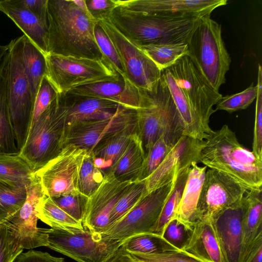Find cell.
I'll use <instances>...</instances> for the list:
<instances>
[{
  "label": "cell",
  "mask_w": 262,
  "mask_h": 262,
  "mask_svg": "<svg viewBox=\"0 0 262 262\" xmlns=\"http://www.w3.org/2000/svg\"><path fill=\"white\" fill-rule=\"evenodd\" d=\"M207 167L194 163L189 168L176 219L191 231L197 219V206Z\"/></svg>",
  "instance_id": "cell-26"
},
{
  "label": "cell",
  "mask_w": 262,
  "mask_h": 262,
  "mask_svg": "<svg viewBox=\"0 0 262 262\" xmlns=\"http://www.w3.org/2000/svg\"><path fill=\"white\" fill-rule=\"evenodd\" d=\"M9 49V44L7 45H0V63L8 52Z\"/></svg>",
  "instance_id": "cell-53"
},
{
  "label": "cell",
  "mask_w": 262,
  "mask_h": 262,
  "mask_svg": "<svg viewBox=\"0 0 262 262\" xmlns=\"http://www.w3.org/2000/svg\"><path fill=\"white\" fill-rule=\"evenodd\" d=\"M178 175L171 182L144 196L123 217L104 233L123 243L134 235L150 233L174 188Z\"/></svg>",
  "instance_id": "cell-13"
},
{
  "label": "cell",
  "mask_w": 262,
  "mask_h": 262,
  "mask_svg": "<svg viewBox=\"0 0 262 262\" xmlns=\"http://www.w3.org/2000/svg\"><path fill=\"white\" fill-rule=\"evenodd\" d=\"M132 183L121 182L111 174L106 175L101 185L89 197L83 227L95 232H105L112 210Z\"/></svg>",
  "instance_id": "cell-19"
},
{
  "label": "cell",
  "mask_w": 262,
  "mask_h": 262,
  "mask_svg": "<svg viewBox=\"0 0 262 262\" xmlns=\"http://www.w3.org/2000/svg\"><path fill=\"white\" fill-rule=\"evenodd\" d=\"M52 199L68 214L82 223L85 214L88 196L79 192Z\"/></svg>",
  "instance_id": "cell-42"
},
{
  "label": "cell",
  "mask_w": 262,
  "mask_h": 262,
  "mask_svg": "<svg viewBox=\"0 0 262 262\" xmlns=\"http://www.w3.org/2000/svg\"><path fill=\"white\" fill-rule=\"evenodd\" d=\"M204 140L183 135L157 168L144 180L147 193L171 182L179 173L199 163Z\"/></svg>",
  "instance_id": "cell-18"
},
{
  "label": "cell",
  "mask_w": 262,
  "mask_h": 262,
  "mask_svg": "<svg viewBox=\"0 0 262 262\" xmlns=\"http://www.w3.org/2000/svg\"><path fill=\"white\" fill-rule=\"evenodd\" d=\"M181 252L200 262H226L210 222L195 224Z\"/></svg>",
  "instance_id": "cell-24"
},
{
  "label": "cell",
  "mask_w": 262,
  "mask_h": 262,
  "mask_svg": "<svg viewBox=\"0 0 262 262\" xmlns=\"http://www.w3.org/2000/svg\"><path fill=\"white\" fill-rule=\"evenodd\" d=\"M248 189L224 172L207 169L197 206L198 221L211 223L223 211L240 201Z\"/></svg>",
  "instance_id": "cell-15"
},
{
  "label": "cell",
  "mask_w": 262,
  "mask_h": 262,
  "mask_svg": "<svg viewBox=\"0 0 262 262\" xmlns=\"http://www.w3.org/2000/svg\"><path fill=\"white\" fill-rule=\"evenodd\" d=\"M199 163L228 174L248 188L262 186V160L239 142L227 125L204 140Z\"/></svg>",
  "instance_id": "cell-4"
},
{
  "label": "cell",
  "mask_w": 262,
  "mask_h": 262,
  "mask_svg": "<svg viewBox=\"0 0 262 262\" xmlns=\"http://www.w3.org/2000/svg\"><path fill=\"white\" fill-rule=\"evenodd\" d=\"M85 3L91 15L97 19L108 14L116 7L114 0H85Z\"/></svg>",
  "instance_id": "cell-49"
},
{
  "label": "cell",
  "mask_w": 262,
  "mask_h": 262,
  "mask_svg": "<svg viewBox=\"0 0 262 262\" xmlns=\"http://www.w3.org/2000/svg\"><path fill=\"white\" fill-rule=\"evenodd\" d=\"M138 132V125L118 132L99 142L90 152L96 166L109 174L124 152L131 136Z\"/></svg>",
  "instance_id": "cell-27"
},
{
  "label": "cell",
  "mask_w": 262,
  "mask_h": 262,
  "mask_svg": "<svg viewBox=\"0 0 262 262\" xmlns=\"http://www.w3.org/2000/svg\"><path fill=\"white\" fill-rule=\"evenodd\" d=\"M138 47L161 71L173 65L181 57L188 55L189 53L187 43H155Z\"/></svg>",
  "instance_id": "cell-34"
},
{
  "label": "cell",
  "mask_w": 262,
  "mask_h": 262,
  "mask_svg": "<svg viewBox=\"0 0 262 262\" xmlns=\"http://www.w3.org/2000/svg\"><path fill=\"white\" fill-rule=\"evenodd\" d=\"M116 7L146 14L201 18L210 16L227 0H114Z\"/></svg>",
  "instance_id": "cell-17"
},
{
  "label": "cell",
  "mask_w": 262,
  "mask_h": 262,
  "mask_svg": "<svg viewBox=\"0 0 262 262\" xmlns=\"http://www.w3.org/2000/svg\"><path fill=\"white\" fill-rule=\"evenodd\" d=\"M147 194L144 181L133 182L112 210L109 219L108 229L123 217Z\"/></svg>",
  "instance_id": "cell-37"
},
{
  "label": "cell",
  "mask_w": 262,
  "mask_h": 262,
  "mask_svg": "<svg viewBox=\"0 0 262 262\" xmlns=\"http://www.w3.org/2000/svg\"><path fill=\"white\" fill-rule=\"evenodd\" d=\"M20 2L47 27L48 0H20Z\"/></svg>",
  "instance_id": "cell-50"
},
{
  "label": "cell",
  "mask_w": 262,
  "mask_h": 262,
  "mask_svg": "<svg viewBox=\"0 0 262 262\" xmlns=\"http://www.w3.org/2000/svg\"><path fill=\"white\" fill-rule=\"evenodd\" d=\"M87 151L68 145L55 158L35 172L45 194L51 198L76 194L81 166Z\"/></svg>",
  "instance_id": "cell-12"
},
{
  "label": "cell",
  "mask_w": 262,
  "mask_h": 262,
  "mask_svg": "<svg viewBox=\"0 0 262 262\" xmlns=\"http://www.w3.org/2000/svg\"><path fill=\"white\" fill-rule=\"evenodd\" d=\"M141 95L137 110L138 131L146 155L161 136L174 145L183 135V128L177 107L161 76L156 91L141 90Z\"/></svg>",
  "instance_id": "cell-5"
},
{
  "label": "cell",
  "mask_w": 262,
  "mask_h": 262,
  "mask_svg": "<svg viewBox=\"0 0 262 262\" xmlns=\"http://www.w3.org/2000/svg\"><path fill=\"white\" fill-rule=\"evenodd\" d=\"M88 97L115 101L122 106L137 110L141 101V90L126 77L116 80L101 81L75 88L68 92Z\"/></svg>",
  "instance_id": "cell-22"
},
{
  "label": "cell",
  "mask_w": 262,
  "mask_h": 262,
  "mask_svg": "<svg viewBox=\"0 0 262 262\" xmlns=\"http://www.w3.org/2000/svg\"><path fill=\"white\" fill-rule=\"evenodd\" d=\"M132 255L138 259L147 262H200L181 252L159 254Z\"/></svg>",
  "instance_id": "cell-47"
},
{
  "label": "cell",
  "mask_w": 262,
  "mask_h": 262,
  "mask_svg": "<svg viewBox=\"0 0 262 262\" xmlns=\"http://www.w3.org/2000/svg\"><path fill=\"white\" fill-rule=\"evenodd\" d=\"M108 262H136V259L121 246L116 254Z\"/></svg>",
  "instance_id": "cell-52"
},
{
  "label": "cell",
  "mask_w": 262,
  "mask_h": 262,
  "mask_svg": "<svg viewBox=\"0 0 262 262\" xmlns=\"http://www.w3.org/2000/svg\"><path fill=\"white\" fill-rule=\"evenodd\" d=\"M45 195L40 181L36 176L32 183L27 187V197L22 206L4 221L23 249H30L48 245L46 229L37 226L38 219L36 216V207Z\"/></svg>",
  "instance_id": "cell-16"
},
{
  "label": "cell",
  "mask_w": 262,
  "mask_h": 262,
  "mask_svg": "<svg viewBox=\"0 0 262 262\" xmlns=\"http://www.w3.org/2000/svg\"><path fill=\"white\" fill-rule=\"evenodd\" d=\"M188 56L215 91L226 82L231 62L222 36L221 25L210 18L199 19L187 43Z\"/></svg>",
  "instance_id": "cell-6"
},
{
  "label": "cell",
  "mask_w": 262,
  "mask_h": 262,
  "mask_svg": "<svg viewBox=\"0 0 262 262\" xmlns=\"http://www.w3.org/2000/svg\"><path fill=\"white\" fill-rule=\"evenodd\" d=\"M121 247L131 254H159L180 252L161 236L151 233L134 235L125 239Z\"/></svg>",
  "instance_id": "cell-32"
},
{
  "label": "cell",
  "mask_w": 262,
  "mask_h": 262,
  "mask_svg": "<svg viewBox=\"0 0 262 262\" xmlns=\"http://www.w3.org/2000/svg\"><path fill=\"white\" fill-rule=\"evenodd\" d=\"M243 213L242 199L211 222L226 262L240 261Z\"/></svg>",
  "instance_id": "cell-20"
},
{
  "label": "cell",
  "mask_w": 262,
  "mask_h": 262,
  "mask_svg": "<svg viewBox=\"0 0 262 262\" xmlns=\"http://www.w3.org/2000/svg\"><path fill=\"white\" fill-rule=\"evenodd\" d=\"M137 110L122 106L112 116L77 122L67 126L62 147L72 145L90 151L99 142L111 136L138 125Z\"/></svg>",
  "instance_id": "cell-14"
},
{
  "label": "cell",
  "mask_w": 262,
  "mask_h": 262,
  "mask_svg": "<svg viewBox=\"0 0 262 262\" xmlns=\"http://www.w3.org/2000/svg\"><path fill=\"white\" fill-rule=\"evenodd\" d=\"M57 95L52 85L47 77L44 76L35 99L31 124L45 111Z\"/></svg>",
  "instance_id": "cell-45"
},
{
  "label": "cell",
  "mask_w": 262,
  "mask_h": 262,
  "mask_svg": "<svg viewBox=\"0 0 262 262\" xmlns=\"http://www.w3.org/2000/svg\"><path fill=\"white\" fill-rule=\"evenodd\" d=\"M174 145L161 136L146 154L138 181H144L160 165Z\"/></svg>",
  "instance_id": "cell-40"
},
{
  "label": "cell",
  "mask_w": 262,
  "mask_h": 262,
  "mask_svg": "<svg viewBox=\"0 0 262 262\" xmlns=\"http://www.w3.org/2000/svg\"><path fill=\"white\" fill-rule=\"evenodd\" d=\"M0 11L10 18L41 51L47 54V27L20 0H0Z\"/></svg>",
  "instance_id": "cell-25"
},
{
  "label": "cell",
  "mask_w": 262,
  "mask_h": 262,
  "mask_svg": "<svg viewBox=\"0 0 262 262\" xmlns=\"http://www.w3.org/2000/svg\"><path fill=\"white\" fill-rule=\"evenodd\" d=\"M66 124V111L57 95L31 124L26 141L18 154L35 172L61 152Z\"/></svg>",
  "instance_id": "cell-8"
},
{
  "label": "cell",
  "mask_w": 262,
  "mask_h": 262,
  "mask_svg": "<svg viewBox=\"0 0 262 262\" xmlns=\"http://www.w3.org/2000/svg\"><path fill=\"white\" fill-rule=\"evenodd\" d=\"M5 154H3V153H1L0 152V156H2V155H4Z\"/></svg>",
  "instance_id": "cell-55"
},
{
  "label": "cell",
  "mask_w": 262,
  "mask_h": 262,
  "mask_svg": "<svg viewBox=\"0 0 262 262\" xmlns=\"http://www.w3.org/2000/svg\"><path fill=\"white\" fill-rule=\"evenodd\" d=\"M257 94V85L252 83L244 91L234 94L223 96L215 104V111H225L232 113L247 108L256 99Z\"/></svg>",
  "instance_id": "cell-39"
},
{
  "label": "cell",
  "mask_w": 262,
  "mask_h": 262,
  "mask_svg": "<svg viewBox=\"0 0 262 262\" xmlns=\"http://www.w3.org/2000/svg\"><path fill=\"white\" fill-rule=\"evenodd\" d=\"M190 167L180 172L174 188L165 203L159 217L150 233L162 237L167 224L176 218Z\"/></svg>",
  "instance_id": "cell-35"
},
{
  "label": "cell",
  "mask_w": 262,
  "mask_h": 262,
  "mask_svg": "<svg viewBox=\"0 0 262 262\" xmlns=\"http://www.w3.org/2000/svg\"><path fill=\"white\" fill-rule=\"evenodd\" d=\"M46 55L25 35H23V62L35 99L41 80L46 75Z\"/></svg>",
  "instance_id": "cell-30"
},
{
  "label": "cell",
  "mask_w": 262,
  "mask_h": 262,
  "mask_svg": "<svg viewBox=\"0 0 262 262\" xmlns=\"http://www.w3.org/2000/svg\"><path fill=\"white\" fill-rule=\"evenodd\" d=\"M46 77L57 94L65 93L79 86L114 80L121 76L105 59L46 55Z\"/></svg>",
  "instance_id": "cell-9"
},
{
  "label": "cell",
  "mask_w": 262,
  "mask_h": 262,
  "mask_svg": "<svg viewBox=\"0 0 262 262\" xmlns=\"http://www.w3.org/2000/svg\"><path fill=\"white\" fill-rule=\"evenodd\" d=\"M8 51L0 63V152L19 154L12 127L7 99Z\"/></svg>",
  "instance_id": "cell-29"
},
{
  "label": "cell",
  "mask_w": 262,
  "mask_h": 262,
  "mask_svg": "<svg viewBox=\"0 0 262 262\" xmlns=\"http://www.w3.org/2000/svg\"><path fill=\"white\" fill-rule=\"evenodd\" d=\"M9 44L7 99L11 123L19 152L30 129L35 99L23 62V35L12 40Z\"/></svg>",
  "instance_id": "cell-7"
},
{
  "label": "cell",
  "mask_w": 262,
  "mask_h": 262,
  "mask_svg": "<svg viewBox=\"0 0 262 262\" xmlns=\"http://www.w3.org/2000/svg\"><path fill=\"white\" fill-rule=\"evenodd\" d=\"M145 156L141 140L136 132L131 136L124 152L109 174L121 182L138 181Z\"/></svg>",
  "instance_id": "cell-28"
},
{
  "label": "cell",
  "mask_w": 262,
  "mask_h": 262,
  "mask_svg": "<svg viewBox=\"0 0 262 262\" xmlns=\"http://www.w3.org/2000/svg\"><path fill=\"white\" fill-rule=\"evenodd\" d=\"M98 23L74 0H48L47 54L105 59L94 36Z\"/></svg>",
  "instance_id": "cell-2"
},
{
  "label": "cell",
  "mask_w": 262,
  "mask_h": 262,
  "mask_svg": "<svg viewBox=\"0 0 262 262\" xmlns=\"http://www.w3.org/2000/svg\"><path fill=\"white\" fill-rule=\"evenodd\" d=\"M161 77L179 112L183 135L204 140L213 131L210 118L222 95L208 83L187 55L162 70Z\"/></svg>",
  "instance_id": "cell-1"
},
{
  "label": "cell",
  "mask_w": 262,
  "mask_h": 262,
  "mask_svg": "<svg viewBox=\"0 0 262 262\" xmlns=\"http://www.w3.org/2000/svg\"><path fill=\"white\" fill-rule=\"evenodd\" d=\"M94 36L104 59L122 77H126L122 62L110 38L99 23L94 29Z\"/></svg>",
  "instance_id": "cell-41"
},
{
  "label": "cell",
  "mask_w": 262,
  "mask_h": 262,
  "mask_svg": "<svg viewBox=\"0 0 262 262\" xmlns=\"http://www.w3.org/2000/svg\"><path fill=\"white\" fill-rule=\"evenodd\" d=\"M106 16L123 35L137 46L188 43L200 19L146 14L119 7Z\"/></svg>",
  "instance_id": "cell-3"
},
{
  "label": "cell",
  "mask_w": 262,
  "mask_h": 262,
  "mask_svg": "<svg viewBox=\"0 0 262 262\" xmlns=\"http://www.w3.org/2000/svg\"><path fill=\"white\" fill-rule=\"evenodd\" d=\"M190 232V230L186 229L174 219L167 224L162 237L166 242L181 252V249L185 245Z\"/></svg>",
  "instance_id": "cell-46"
},
{
  "label": "cell",
  "mask_w": 262,
  "mask_h": 262,
  "mask_svg": "<svg viewBox=\"0 0 262 262\" xmlns=\"http://www.w3.org/2000/svg\"><path fill=\"white\" fill-rule=\"evenodd\" d=\"M245 262H262V241L253 247Z\"/></svg>",
  "instance_id": "cell-51"
},
{
  "label": "cell",
  "mask_w": 262,
  "mask_h": 262,
  "mask_svg": "<svg viewBox=\"0 0 262 262\" xmlns=\"http://www.w3.org/2000/svg\"><path fill=\"white\" fill-rule=\"evenodd\" d=\"M66 113V126L85 121L110 117L122 105L112 100L88 97L70 92L57 94Z\"/></svg>",
  "instance_id": "cell-21"
},
{
  "label": "cell",
  "mask_w": 262,
  "mask_h": 262,
  "mask_svg": "<svg viewBox=\"0 0 262 262\" xmlns=\"http://www.w3.org/2000/svg\"><path fill=\"white\" fill-rule=\"evenodd\" d=\"M12 262H66L61 257L52 256L48 252L30 250L18 254Z\"/></svg>",
  "instance_id": "cell-48"
},
{
  "label": "cell",
  "mask_w": 262,
  "mask_h": 262,
  "mask_svg": "<svg viewBox=\"0 0 262 262\" xmlns=\"http://www.w3.org/2000/svg\"><path fill=\"white\" fill-rule=\"evenodd\" d=\"M105 176L96 166L92 154L87 151L79 172V191L89 197L101 185Z\"/></svg>",
  "instance_id": "cell-38"
},
{
  "label": "cell",
  "mask_w": 262,
  "mask_h": 262,
  "mask_svg": "<svg viewBox=\"0 0 262 262\" xmlns=\"http://www.w3.org/2000/svg\"><path fill=\"white\" fill-rule=\"evenodd\" d=\"M133 256V255H132ZM135 258V257H134ZM136 259V262H147V261H143V260H139V259H138L136 258H135Z\"/></svg>",
  "instance_id": "cell-54"
},
{
  "label": "cell",
  "mask_w": 262,
  "mask_h": 262,
  "mask_svg": "<svg viewBox=\"0 0 262 262\" xmlns=\"http://www.w3.org/2000/svg\"><path fill=\"white\" fill-rule=\"evenodd\" d=\"M47 247L78 262H108L122 242L104 233L88 229L69 231L58 228L46 229Z\"/></svg>",
  "instance_id": "cell-10"
},
{
  "label": "cell",
  "mask_w": 262,
  "mask_h": 262,
  "mask_svg": "<svg viewBox=\"0 0 262 262\" xmlns=\"http://www.w3.org/2000/svg\"><path fill=\"white\" fill-rule=\"evenodd\" d=\"M36 216L51 228H61L69 231L84 229L81 223L70 216L51 198L47 195L38 204Z\"/></svg>",
  "instance_id": "cell-33"
},
{
  "label": "cell",
  "mask_w": 262,
  "mask_h": 262,
  "mask_svg": "<svg viewBox=\"0 0 262 262\" xmlns=\"http://www.w3.org/2000/svg\"><path fill=\"white\" fill-rule=\"evenodd\" d=\"M257 85V94L256 98L252 152L256 158L262 160V67L260 64L258 67Z\"/></svg>",
  "instance_id": "cell-43"
},
{
  "label": "cell",
  "mask_w": 262,
  "mask_h": 262,
  "mask_svg": "<svg viewBox=\"0 0 262 262\" xmlns=\"http://www.w3.org/2000/svg\"><path fill=\"white\" fill-rule=\"evenodd\" d=\"M243 213L239 262H245L253 247L262 241V189H248L242 198Z\"/></svg>",
  "instance_id": "cell-23"
},
{
  "label": "cell",
  "mask_w": 262,
  "mask_h": 262,
  "mask_svg": "<svg viewBox=\"0 0 262 262\" xmlns=\"http://www.w3.org/2000/svg\"><path fill=\"white\" fill-rule=\"evenodd\" d=\"M23 249L8 225L0 223V262H12Z\"/></svg>",
  "instance_id": "cell-44"
},
{
  "label": "cell",
  "mask_w": 262,
  "mask_h": 262,
  "mask_svg": "<svg viewBox=\"0 0 262 262\" xmlns=\"http://www.w3.org/2000/svg\"><path fill=\"white\" fill-rule=\"evenodd\" d=\"M35 177L30 165L18 154L0 156V180L13 186L27 187Z\"/></svg>",
  "instance_id": "cell-31"
},
{
  "label": "cell",
  "mask_w": 262,
  "mask_h": 262,
  "mask_svg": "<svg viewBox=\"0 0 262 262\" xmlns=\"http://www.w3.org/2000/svg\"><path fill=\"white\" fill-rule=\"evenodd\" d=\"M98 23L114 46L123 65L127 78L140 90H157L161 71L140 47L123 35L107 17L101 16Z\"/></svg>",
  "instance_id": "cell-11"
},
{
  "label": "cell",
  "mask_w": 262,
  "mask_h": 262,
  "mask_svg": "<svg viewBox=\"0 0 262 262\" xmlns=\"http://www.w3.org/2000/svg\"><path fill=\"white\" fill-rule=\"evenodd\" d=\"M26 197L27 187L13 186L0 180V223L14 215Z\"/></svg>",
  "instance_id": "cell-36"
}]
</instances>
